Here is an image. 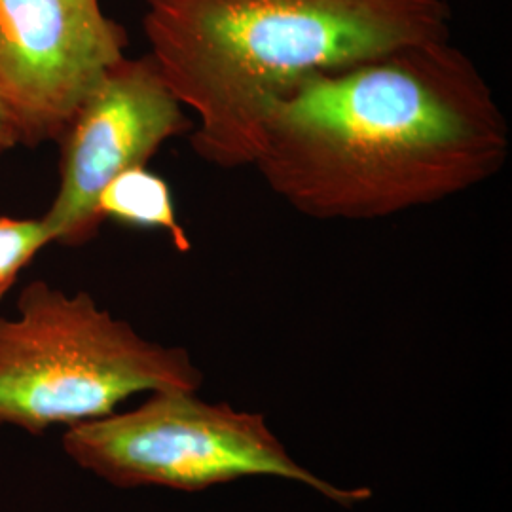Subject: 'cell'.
I'll list each match as a JSON object with an SVG mask.
<instances>
[{
  "label": "cell",
  "mask_w": 512,
  "mask_h": 512,
  "mask_svg": "<svg viewBox=\"0 0 512 512\" xmlns=\"http://www.w3.org/2000/svg\"><path fill=\"white\" fill-rule=\"evenodd\" d=\"M129 46L99 0H0V95L19 141H54Z\"/></svg>",
  "instance_id": "obj_6"
},
{
  "label": "cell",
  "mask_w": 512,
  "mask_h": 512,
  "mask_svg": "<svg viewBox=\"0 0 512 512\" xmlns=\"http://www.w3.org/2000/svg\"><path fill=\"white\" fill-rule=\"evenodd\" d=\"M48 243L52 236L44 220L0 217V300Z\"/></svg>",
  "instance_id": "obj_8"
},
{
  "label": "cell",
  "mask_w": 512,
  "mask_h": 512,
  "mask_svg": "<svg viewBox=\"0 0 512 512\" xmlns=\"http://www.w3.org/2000/svg\"><path fill=\"white\" fill-rule=\"evenodd\" d=\"M103 220H114L135 228L162 230L175 247L186 253L190 241L184 232L169 184L145 167H133L114 177L97 202Z\"/></svg>",
  "instance_id": "obj_7"
},
{
  "label": "cell",
  "mask_w": 512,
  "mask_h": 512,
  "mask_svg": "<svg viewBox=\"0 0 512 512\" xmlns=\"http://www.w3.org/2000/svg\"><path fill=\"white\" fill-rule=\"evenodd\" d=\"M194 120L152 55H124L74 112L59 145V188L44 224L52 243L80 247L105 220L97 202L120 173L145 167L169 139L190 135Z\"/></svg>",
  "instance_id": "obj_5"
},
{
  "label": "cell",
  "mask_w": 512,
  "mask_h": 512,
  "mask_svg": "<svg viewBox=\"0 0 512 512\" xmlns=\"http://www.w3.org/2000/svg\"><path fill=\"white\" fill-rule=\"evenodd\" d=\"M509 154L490 84L446 38L304 78L268 110L253 167L296 213L363 222L473 190Z\"/></svg>",
  "instance_id": "obj_1"
},
{
  "label": "cell",
  "mask_w": 512,
  "mask_h": 512,
  "mask_svg": "<svg viewBox=\"0 0 512 512\" xmlns=\"http://www.w3.org/2000/svg\"><path fill=\"white\" fill-rule=\"evenodd\" d=\"M18 145H21V141H19L16 120H14L12 112L8 109V105L4 103L2 95H0V152L18 147Z\"/></svg>",
  "instance_id": "obj_9"
},
{
  "label": "cell",
  "mask_w": 512,
  "mask_h": 512,
  "mask_svg": "<svg viewBox=\"0 0 512 512\" xmlns=\"http://www.w3.org/2000/svg\"><path fill=\"white\" fill-rule=\"evenodd\" d=\"M143 27L205 164H255L275 101L304 78L450 38L448 0H145Z\"/></svg>",
  "instance_id": "obj_2"
},
{
  "label": "cell",
  "mask_w": 512,
  "mask_h": 512,
  "mask_svg": "<svg viewBox=\"0 0 512 512\" xmlns=\"http://www.w3.org/2000/svg\"><path fill=\"white\" fill-rule=\"evenodd\" d=\"M18 313L0 317V427L40 435L112 414L141 391L202 387L186 349L150 342L88 293L33 281Z\"/></svg>",
  "instance_id": "obj_3"
},
{
  "label": "cell",
  "mask_w": 512,
  "mask_h": 512,
  "mask_svg": "<svg viewBox=\"0 0 512 512\" xmlns=\"http://www.w3.org/2000/svg\"><path fill=\"white\" fill-rule=\"evenodd\" d=\"M61 444L76 465L118 488L202 492L245 476H277L342 507L372 497L368 488H338L296 463L264 416L205 403L186 389L152 391L133 410L74 423Z\"/></svg>",
  "instance_id": "obj_4"
}]
</instances>
